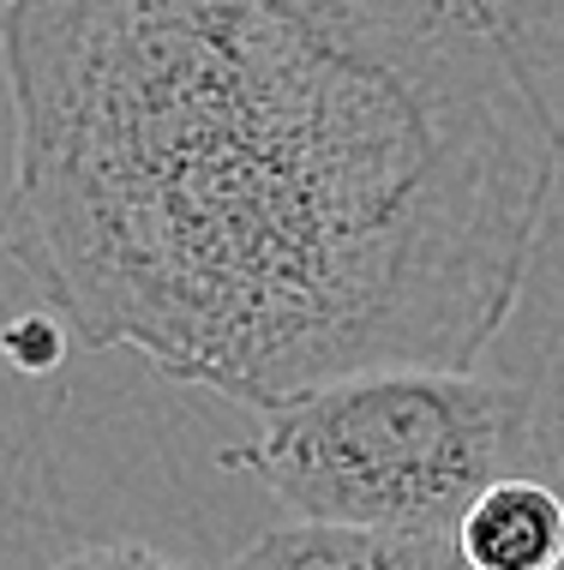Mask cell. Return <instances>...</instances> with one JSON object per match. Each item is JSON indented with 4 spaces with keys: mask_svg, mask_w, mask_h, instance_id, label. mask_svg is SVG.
<instances>
[{
    "mask_svg": "<svg viewBox=\"0 0 564 570\" xmlns=\"http://www.w3.org/2000/svg\"><path fill=\"white\" fill-rule=\"evenodd\" d=\"M7 253L90 348L270 409L481 366L564 168V0H24Z\"/></svg>",
    "mask_w": 564,
    "mask_h": 570,
    "instance_id": "obj_1",
    "label": "cell"
},
{
    "mask_svg": "<svg viewBox=\"0 0 564 570\" xmlns=\"http://www.w3.org/2000/svg\"><path fill=\"white\" fill-rule=\"evenodd\" d=\"M222 462L295 522L451 534L481 487L523 474V391L481 366H373L258 409Z\"/></svg>",
    "mask_w": 564,
    "mask_h": 570,
    "instance_id": "obj_2",
    "label": "cell"
},
{
    "mask_svg": "<svg viewBox=\"0 0 564 570\" xmlns=\"http://www.w3.org/2000/svg\"><path fill=\"white\" fill-rule=\"evenodd\" d=\"M451 541L463 552V570H558L564 492L541 474H498L468 499Z\"/></svg>",
    "mask_w": 564,
    "mask_h": 570,
    "instance_id": "obj_3",
    "label": "cell"
},
{
    "mask_svg": "<svg viewBox=\"0 0 564 570\" xmlns=\"http://www.w3.org/2000/svg\"><path fill=\"white\" fill-rule=\"evenodd\" d=\"M228 570H463L451 534H367L330 522H288L235 552Z\"/></svg>",
    "mask_w": 564,
    "mask_h": 570,
    "instance_id": "obj_4",
    "label": "cell"
},
{
    "mask_svg": "<svg viewBox=\"0 0 564 570\" xmlns=\"http://www.w3.org/2000/svg\"><path fill=\"white\" fill-rule=\"evenodd\" d=\"M55 570H187V564H175L169 552L139 541H97V547H79L72 559H60Z\"/></svg>",
    "mask_w": 564,
    "mask_h": 570,
    "instance_id": "obj_5",
    "label": "cell"
},
{
    "mask_svg": "<svg viewBox=\"0 0 564 570\" xmlns=\"http://www.w3.org/2000/svg\"><path fill=\"white\" fill-rule=\"evenodd\" d=\"M541 481H553V487L564 492V462H553V469H541ZM558 570H564V564H558Z\"/></svg>",
    "mask_w": 564,
    "mask_h": 570,
    "instance_id": "obj_6",
    "label": "cell"
},
{
    "mask_svg": "<svg viewBox=\"0 0 564 570\" xmlns=\"http://www.w3.org/2000/svg\"><path fill=\"white\" fill-rule=\"evenodd\" d=\"M7 7H24V0H7Z\"/></svg>",
    "mask_w": 564,
    "mask_h": 570,
    "instance_id": "obj_7",
    "label": "cell"
}]
</instances>
